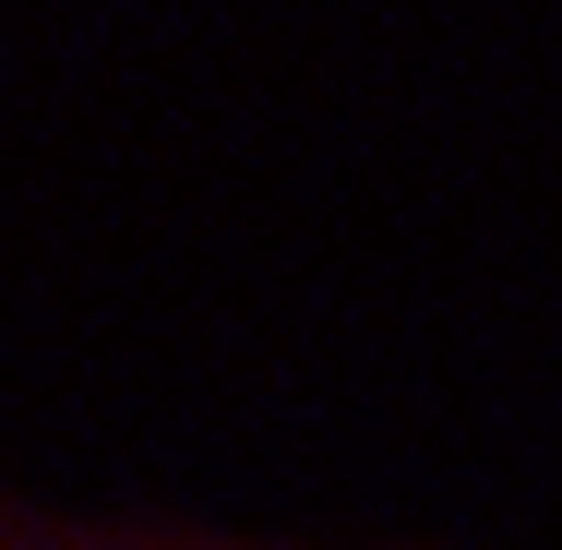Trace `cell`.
Wrapping results in <instances>:
<instances>
[{
	"mask_svg": "<svg viewBox=\"0 0 562 550\" xmlns=\"http://www.w3.org/2000/svg\"><path fill=\"white\" fill-rule=\"evenodd\" d=\"M0 550H336V539H204V527H72V515H12Z\"/></svg>",
	"mask_w": 562,
	"mask_h": 550,
	"instance_id": "obj_1",
	"label": "cell"
}]
</instances>
